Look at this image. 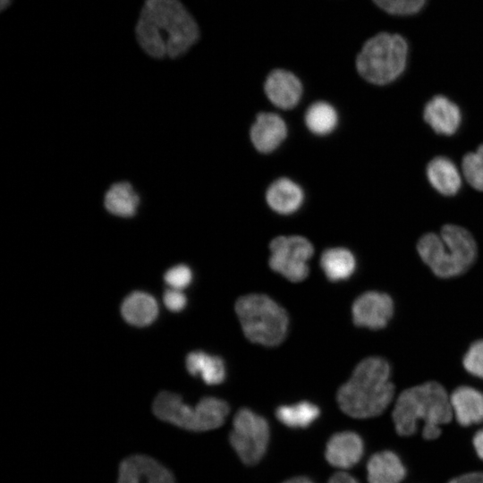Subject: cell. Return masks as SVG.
I'll return each mask as SVG.
<instances>
[{
  "label": "cell",
  "mask_w": 483,
  "mask_h": 483,
  "mask_svg": "<svg viewBox=\"0 0 483 483\" xmlns=\"http://www.w3.org/2000/svg\"><path fill=\"white\" fill-rule=\"evenodd\" d=\"M135 37L150 57L174 59L199 41L200 30L181 0H145L136 22Z\"/></svg>",
  "instance_id": "1"
},
{
  "label": "cell",
  "mask_w": 483,
  "mask_h": 483,
  "mask_svg": "<svg viewBox=\"0 0 483 483\" xmlns=\"http://www.w3.org/2000/svg\"><path fill=\"white\" fill-rule=\"evenodd\" d=\"M394 394L388 362L380 357H369L355 367L350 379L340 386L336 400L348 416L369 419L384 412Z\"/></svg>",
  "instance_id": "2"
},
{
  "label": "cell",
  "mask_w": 483,
  "mask_h": 483,
  "mask_svg": "<svg viewBox=\"0 0 483 483\" xmlns=\"http://www.w3.org/2000/svg\"><path fill=\"white\" fill-rule=\"evenodd\" d=\"M392 417L398 435H413L423 421V436L432 440L441 435L440 426L450 422L453 413L446 390L437 382H427L402 391Z\"/></svg>",
  "instance_id": "3"
},
{
  "label": "cell",
  "mask_w": 483,
  "mask_h": 483,
  "mask_svg": "<svg viewBox=\"0 0 483 483\" xmlns=\"http://www.w3.org/2000/svg\"><path fill=\"white\" fill-rule=\"evenodd\" d=\"M417 250L432 272L442 278L464 273L477 256L471 233L455 225H444L438 234H424L417 243Z\"/></svg>",
  "instance_id": "4"
},
{
  "label": "cell",
  "mask_w": 483,
  "mask_h": 483,
  "mask_svg": "<svg viewBox=\"0 0 483 483\" xmlns=\"http://www.w3.org/2000/svg\"><path fill=\"white\" fill-rule=\"evenodd\" d=\"M235 312L244 335L251 343L273 347L280 344L287 335V312L265 294L240 297L235 303Z\"/></svg>",
  "instance_id": "5"
},
{
  "label": "cell",
  "mask_w": 483,
  "mask_h": 483,
  "mask_svg": "<svg viewBox=\"0 0 483 483\" xmlns=\"http://www.w3.org/2000/svg\"><path fill=\"white\" fill-rule=\"evenodd\" d=\"M155 416L181 428L200 432L221 427L229 413L228 403L220 398L206 396L195 406L182 402L181 395L169 391L160 392L152 405Z\"/></svg>",
  "instance_id": "6"
},
{
  "label": "cell",
  "mask_w": 483,
  "mask_h": 483,
  "mask_svg": "<svg viewBox=\"0 0 483 483\" xmlns=\"http://www.w3.org/2000/svg\"><path fill=\"white\" fill-rule=\"evenodd\" d=\"M408 45L399 34L378 33L369 38L358 53V73L368 82L386 85L395 80L405 70Z\"/></svg>",
  "instance_id": "7"
},
{
  "label": "cell",
  "mask_w": 483,
  "mask_h": 483,
  "mask_svg": "<svg viewBox=\"0 0 483 483\" xmlns=\"http://www.w3.org/2000/svg\"><path fill=\"white\" fill-rule=\"evenodd\" d=\"M270 441V427L266 418L248 408L233 417L229 443L242 463L252 466L265 456Z\"/></svg>",
  "instance_id": "8"
},
{
  "label": "cell",
  "mask_w": 483,
  "mask_h": 483,
  "mask_svg": "<svg viewBox=\"0 0 483 483\" xmlns=\"http://www.w3.org/2000/svg\"><path fill=\"white\" fill-rule=\"evenodd\" d=\"M269 250L272 270L293 283L308 276V262L314 253V248L307 238L300 235L278 236L271 241Z\"/></svg>",
  "instance_id": "9"
},
{
  "label": "cell",
  "mask_w": 483,
  "mask_h": 483,
  "mask_svg": "<svg viewBox=\"0 0 483 483\" xmlns=\"http://www.w3.org/2000/svg\"><path fill=\"white\" fill-rule=\"evenodd\" d=\"M352 313L353 323L357 326L380 329L385 327L391 319L394 303L388 294L369 291L354 301Z\"/></svg>",
  "instance_id": "10"
},
{
  "label": "cell",
  "mask_w": 483,
  "mask_h": 483,
  "mask_svg": "<svg viewBox=\"0 0 483 483\" xmlns=\"http://www.w3.org/2000/svg\"><path fill=\"white\" fill-rule=\"evenodd\" d=\"M116 483H175V479L172 472L154 458L133 454L120 462Z\"/></svg>",
  "instance_id": "11"
},
{
  "label": "cell",
  "mask_w": 483,
  "mask_h": 483,
  "mask_svg": "<svg viewBox=\"0 0 483 483\" xmlns=\"http://www.w3.org/2000/svg\"><path fill=\"white\" fill-rule=\"evenodd\" d=\"M268 100L276 107L289 110L295 107L302 95V84L292 72L275 69L269 72L264 83Z\"/></svg>",
  "instance_id": "12"
},
{
  "label": "cell",
  "mask_w": 483,
  "mask_h": 483,
  "mask_svg": "<svg viewBox=\"0 0 483 483\" xmlns=\"http://www.w3.org/2000/svg\"><path fill=\"white\" fill-rule=\"evenodd\" d=\"M364 453V443L359 434L352 431L337 432L330 436L326 449V462L337 469L355 466Z\"/></svg>",
  "instance_id": "13"
},
{
  "label": "cell",
  "mask_w": 483,
  "mask_h": 483,
  "mask_svg": "<svg viewBox=\"0 0 483 483\" xmlns=\"http://www.w3.org/2000/svg\"><path fill=\"white\" fill-rule=\"evenodd\" d=\"M287 136V126L284 119L275 113L261 112L250 131L254 148L267 154L276 149Z\"/></svg>",
  "instance_id": "14"
},
{
  "label": "cell",
  "mask_w": 483,
  "mask_h": 483,
  "mask_svg": "<svg viewBox=\"0 0 483 483\" xmlns=\"http://www.w3.org/2000/svg\"><path fill=\"white\" fill-rule=\"evenodd\" d=\"M423 118L435 132L450 136L458 131L462 113L459 106L447 97L437 95L425 105Z\"/></svg>",
  "instance_id": "15"
},
{
  "label": "cell",
  "mask_w": 483,
  "mask_h": 483,
  "mask_svg": "<svg viewBox=\"0 0 483 483\" xmlns=\"http://www.w3.org/2000/svg\"><path fill=\"white\" fill-rule=\"evenodd\" d=\"M304 193L295 182L282 177L274 181L266 191V200L269 208L281 215L296 212L303 203Z\"/></svg>",
  "instance_id": "16"
},
{
  "label": "cell",
  "mask_w": 483,
  "mask_h": 483,
  "mask_svg": "<svg viewBox=\"0 0 483 483\" xmlns=\"http://www.w3.org/2000/svg\"><path fill=\"white\" fill-rule=\"evenodd\" d=\"M457 422L464 427L483 421V394L470 386H460L450 395Z\"/></svg>",
  "instance_id": "17"
},
{
  "label": "cell",
  "mask_w": 483,
  "mask_h": 483,
  "mask_svg": "<svg viewBox=\"0 0 483 483\" xmlns=\"http://www.w3.org/2000/svg\"><path fill=\"white\" fill-rule=\"evenodd\" d=\"M430 185L445 196L455 195L462 186L461 174L455 164L445 157H436L426 168Z\"/></svg>",
  "instance_id": "18"
},
{
  "label": "cell",
  "mask_w": 483,
  "mask_h": 483,
  "mask_svg": "<svg viewBox=\"0 0 483 483\" xmlns=\"http://www.w3.org/2000/svg\"><path fill=\"white\" fill-rule=\"evenodd\" d=\"M406 470L401 459L392 451L374 453L367 463L369 483H401Z\"/></svg>",
  "instance_id": "19"
},
{
  "label": "cell",
  "mask_w": 483,
  "mask_h": 483,
  "mask_svg": "<svg viewBox=\"0 0 483 483\" xmlns=\"http://www.w3.org/2000/svg\"><path fill=\"white\" fill-rule=\"evenodd\" d=\"M140 202L139 194L128 182L114 183L104 198V206L109 213L125 218L135 216Z\"/></svg>",
  "instance_id": "20"
},
{
  "label": "cell",
  "mask_w": 483,
  "mask_h": 483,
  "mask_svg": "<svg viewBox=\"0 0 483 483\" xmlns=\"http://www.w3.org/2000/svg\"><path fill=\"white\" fill-rule=\"evenodd\" d=\"M186 369L192 376H199L208 385L222 384L226 377L222 358L201 351H195L186 357Z\"/></svg>",
  "instance_id": "21"
},
{
  "label": "cell",
  "mask_w": 483,
  "mask_h": 483,
  "mask_svg": "<svg viewBox=\"0 0 483 483\" xmlns=\"http://www.w3.org/2000/svg\"><path fill=\"white\" fill-rule=\"evenodd\" d=\"M122 315L134 326L149 325L157 316L158 308L156 300L149 294L135 292L127 296L122 304Z\"/></svg>",
  "instance_id": "22"
},
{
  "label": "cell",
  "mask_w": 483,
  "mask_h": 483,
  "mask_svg": "<svg viewBox=\"0 0 483 483\" xmlns=\"http://www.w3.org/2000/svg\"><path fill=\"white\" fill-rule=\"evenodd\" d=\"M320 267L328 280L337 282L352 275L356 260L353 254L345 248H330L321 254Z\"/></svg>",
  "instance_id": "23"
},
{
  "label": "cell",
  "mask_w": 483,
  "mask_h": 483,
  "mask_svg": "<svg viewBox=\"0 0 483 483\" xmlns=\"http://www.w3.org/2000/svg\"><path fill=\"white\" fill-rule=\"evenodd\" d=\"M275 414L277 420L287 428H306L319 418L320 409L313 402L301 401L293 404L280 405Z\"/></svg>",
  "instance_id": "24"
},
{
  "label": "cell",
  "mask_w": 483,
  "mask_h": 483,
  "mask_svg": "<svg viewBox=\"0 0 483 483\" xmlns=\"http://www.w3.org/2000/svg\"><path fill=\"white\" fill-rule=\"evenodd\" d=\"M304 122L310 132L324 136L331 133L336 128L338 114L331 104L317 101L306 110Z\"/></svg>",
  "instance_id": "25"
},
{
  "label": "cell",
  "mask_w": 483,
  "mask_h": 483,
  "mask_svg": "<svg viewBox=\"0 0 483 483\" xmlns=\"http://www.w3.org/2000/svg\"><path fill=\"white\" fill-rule=\"evenodd\" d=\"M462 171L468 183L478 191H483V144L467 153L462 161Z\"/></svg>",
  "instance_id": "26"
},
{
  "label": "cell",
  "mask_w": 483,
  "mask_h": 483,
  "mask_svg": "<svg viewBox=\"0 0 483 483\" xmlns=\"http://www.w3.org/2000/svg\"><path fill=\"white\" fill-rule=\"evenodd\" d=\"M379 8L392 15H411L419 12L426 0H372Z\"/></svg>",
  "instance_id": "27"
},
{
  "label": "cell",
  "mask_w": 483,
  "mask_h": 483,
  "mask_svg": "<svg viewBox=\"0 0 483 483\" xmlns=\"http://www.w3.org/2000/svg\"><path fill=\"white\" fill-rule=\"evenodd\" d=\"M462 362L469 373L483 378V340L476 341L470 345Z\"/></svg>",
  "instance_id": "28"
},
{
  "label": "cell",
  "mask_w": 483,
  "mask_h": 483,
  "mask_svg": "<svg viewBox=\"0 0 483 483\" xmlns=\"http://www.w3.org/2000/svg\"><path fill=\"white\" fill-rule=\"evenodd\" d=\"M164 278L171 288L182 291L191 284L192 272L186 265H177L167 270Z\"/></svg>",
  "instance_id": "29"
},
{
  "label": "cell",
  "mask_w": 483,
  "mask_h": 483,
  "mask_svg": "<svg viewBox=\"0 0 483 483\" xmlns=\"http://www.w3.org/2000/svg\"><path fill=\"white\" fill-rule=\"evenodd\" d=\"M164 302L172 311H181L186 306L187 299L181 290L169 289L164 294Z\"/></svg>",
  "instance_id": "30"
},
{
  "label": "cell",
  "mask_w": 483,
  "mask_h": 483,
  "mask_svg": "<svg viewBox=\"0 0 483 483\" xmlns=\"http://www.w3.org/2000/svg\"><path fill=\"white\" fill-rule=\"evenodd\" d=\"M448 483H483V472H470L452 479Z\"/></svg>",
  "instance_id": "31"
},
{
  "label": "cell",
  "mask_w": 483,
  "mask_h": 483,
  "mask_svg": "<svg viewBox=\"0 0 483 483\" xmlns=\"http://www.w3.org/2000/svg\"><path fill=\"white\" fill-rule=\"evenodd\" d=\"M327 483H360L353 476L349 473L339 471L330 477Z\"/></svg>",
  "instance_id": "32"
},
{
  "label": "cell",
  "mask_w": 483,
  "mask_h": 483,
  "mask_svg": "<svg viewBox=\"0 0 483 483\" xmlns=\"http://www.w3.org/2000/svg\"><path fill=\"white\" fill-rule=\"evenodd\" d=\"M473 445L478 456L483 460V428L479 430L474 436Z\"/></svg>",
  "instance_id": "33"
},
{
  "label": "cell",
  "mask_w": 483,
  "mask_h": 483,
  "mask_svg": "<svg viewBox=\"0 0 483 483\" xmlns=\"http://www.w3.org/2000/svg\"><path fill=\"white\" fill-rule=\"evenodd\" d=\"M283 483H315L311 479L304 476L294 477L289 479Z\"/></svg>",
  "instance_id": "34"
},
{
  "label": "cell",
  "mask_w": 483,
  "mask_h": 483,
  "mask_svg": "<svg viewBox=\"0 0 483 483\" xmlns=\"http://www.w3.org/2000/svg\"><path fill=\"white\" fill-rule=\"evenodd\" d=\"M13 0H0V10L3 12L10 6Z\"/></svg>",
  "instance_id": "35"
}]
</instances>
